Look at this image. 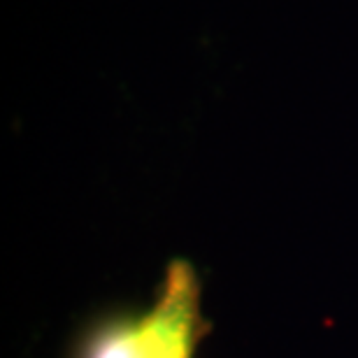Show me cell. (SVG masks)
<instances>
[{
	"label": "cell",
	"instance_id": "cell-1",
	"mask_svg": "<svg viewBox=\"0 0 358 358\" xmlns=\"http://www.w3.org/2000/svg\"><path fill=\"white\" fill-rule=\"evenodd\" d=\"M207 333L198 270L191 261L173 259L152 305L89 321L68 358H196Z\"/></svg>",
	"mask_w": 358,
	"mask_h": 358
}]
</instances>
